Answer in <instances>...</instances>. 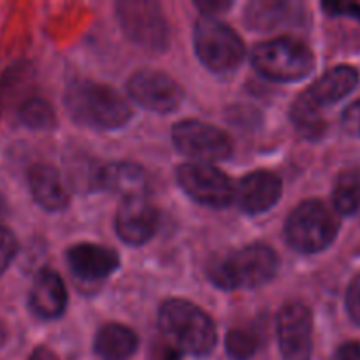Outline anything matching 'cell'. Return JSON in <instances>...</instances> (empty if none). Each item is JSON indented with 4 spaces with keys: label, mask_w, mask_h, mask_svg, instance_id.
<instances>
[{
    "label": "cell",
    "mask_w": 360,
    "mask_h": 360,
    "mask_svg": "<svg viewBox=\"0 0 360 360\" xmlns=\"http://www.w3.org/2000/svg\"><path fill=\"white\" fill-rule=\"evenodd\" d=\"M67 262L70 271L84 281H101L111 276L120 266L115 250L101 245L79 243L67 250Z\"/></svg>",
    "instance_id": "obj_13"
},
{
    "label": "cell",
    "mask_w": 360,
    "mask_h": 360,
    "mask_svg": "<svg viewBox=\"0 0 360 360\" xmlns=\"http://www.w3.org/2000/svg\"><path fill=\"white\" fill-rule=\"evenodd\" d=\"M290 120L297 132L306 139H320L327 130V122L320 108H316L304 94L299 95L290 105Z\"/></svg>",
    "instance_id": "obj_21"
},
{
    "label": "cell",
    "mask_w": 360,
    "mask_h": 360,
    "mask_svg": "<svg viewBox=\"0 0 360 360\" xmlns=\"http://www.w3.org/2000/svg\"><path fill=\"white\" fill-rule=\"evenodd\" d=\"M333 204L340 214H355L360 211V169L340 172L333 188Z\"/></svg>",
    "instance_id": "obj_22"
},
{
    "label": "cell",
    "mask_w": 360,
    "mask_h": 360,
    "mask_svg": "<svg viewBox=\"0 0 360 360\" xmlns=\"http://www.w3.org/2000/svg\"><path fill=\"white\" fill-rule=\"evenodd\" d=\"M359 84V70L352 65H338L327 70L323 76H320L308 90L304 91L306 97L322 109L323 105H330L340 102L348 94L357 88Z\"/></svg>",
    "instance_id": "obj_16"
},
{
    "label": "cell",
    "mask_w": 360,
    "mask_h": 360,
    "mask_svg": "<svg viewBox=\"0 0 360 360\" xmlns=\"http://www.w3.org/2000/svg\"><path fill=\"white\" fill-rule=\"evenodd\" d=\"M197 7L202 11L206 16H211L214 11H224L227 7H231V2H220V0H204V2H197Z\"/></svg>",
    "instance_id": "obj_31"
},
{
    "label": "cell",
    "mask_w": 360,
    "mask_h": 360,
    "mask_svg": "<svg viewBox=\"0 0 360 360\" xmlns=\"http://www.w3.org/2000/svg\"><path fill=\"white\" fill-rule=\"evenodd\" d=\"M340 232L334 211L319 199L299 204L287 218L285 236L288 245L301 253H320L329 248Z\"/></svg>",
    "instance_id": "obj_4"
},
{
    "label": "cell",
    "mask_w": 360,
    "mask_h": 360,
    "mask_svg": "<svg viewBox=\"0 0 360 360\" xmlns=\"http://www.w3.org/2000/svg\"><path fill=\"white\" fill-rule=\"evenodd\" d=\"M234 197L245 213H266L280 200L281 179L274 172L255 171L241 179Z\"/></svg>",
    "instance_id": "obj_14"
},
{
    "label": "cell",
    "mask_w": 360,
    "mask_h": 360,
    "mask_svg": "<svg viewBox=\"0 0 360 360\" xmlns=\"http://www.w3.org/2000/svg\"><path fill=\"white\" fill-rule=\"evenodd\" d=\"M280 267V259L271 246L255 243L229 255L214 259L207 267V276L224 290L257 288L273 280Z\"/></svg>",
    "instance_id": "obj_2"
},
{
    "label": "cell",
    "mask_w": 360,
    "mask_h": 360,
    "mask_svg": "<svg viewBox=\"0 0 360 360\" xmlns=\"http://www.w3.org/2000/svg\"><path fill=\"white\" fill-rule=\"evenodd\" d=\"M65 108L77 123L91 129H118L132 116L129 102L116 88L88 79L67 86Z\"/></svg>",
    "instance_id": "obj_1"
},
{
    "label": "cell",
    "mask_w": 360,
    "mask_h": 360,
    "mask_svg": "<svg viewBox=\"0 0 360 360\" xmlns=\"http://www.w3.org/2000/svg\"><path fill=\"white\" fill-rule=\"evenodd\" d=\"M193 46L200 62L214 72H231L246 55L243 39L214 16H200L193 28Z\"/></svg>",
    "instance_id": "obj_6"
},
{
    "label": "cell",
    "mask_w": 360,
    "mask_h": 360,
    "mask_svg": "<svg viewBox=\"0 0 360 360\" xmlns=\"http://www.w3.org/2000/svg\"><path fill=\"white\" fill-rule=\"evenodd\" d=\"M116 13L123 32L136 44L153 51H162L169 44V23L157 2L123 0L116 4Z\"/></svg>",
    "instance_id": "obj_7"
},
{
    "label": "cell",
    "mask_w": 360,
    "mask_h": 360,
    "mask_svg": "<svg viewBox=\"0 0 360 360\" xmlns=\"http://www.w3.org/2000/svg\"><path fill=\"white\" fill-rule=\"evenodd\" d=\"M181 352L171 343V341H164V343H157L151 348V357L153 360H179Z\"/></svg>",
    "instance_id": "obj_29"
},
{
    "label": "cell",
    "mask_w": 360,
    "mask_h": 360,
    "mask_svg": "<svg viewBox=\"0 0 360 360\" xmlns=\"http://www.w3.org/2000/svg\"><path fill=\"white\" fill-rule=\"evenodd\" d=\"M94 186L118 192L123 197L144 195L148 190V178L143 167L122 162V164H109L98 167L94 176Z\"/></svg>",
    "instance_id": "obj_17"
},
{
    "label": "cell",
    "mask_w": 360,
    "mask_h": 360,
    "mask_svg": "<svg viewBox=\"0 0 360 360\" xmlns=\"http://www.w3.org/2000/svg\"><path fill=\"white\" fill-rule=\"evenodd\" d=\"M323 9L330 14V16H350L360 21V4L352 2H326Z\"/></svg>",
    "instance_id": "obj_28"
},
{
    "label": "cell",
    "mask_w": 360,
    "mask_h": 360,
    "mask_svg": "<svg viewBox=\"0 0 360 360\" xmlns=\"http://www.w3.org/2000/svg\"><path fill=\"white\" fill-rule=\"evenodd\" d=\"M158 323L167 341L179 352L207 355L217 347V327L199 306L183 299H169L160 306Z\"/></svg>",
    "instance_id": "obj_3"
},
{
    "label": "cell",
    "mask_w": 360,
    "mask_h": 360,
    "mask_svg": "<svg viewBox=\"0 0 360 360\" xmlns=\"http://www.w3.org/2000/svg\"><path fill=\"white\" fill-rule=\"evenodd\" d=\"M176 178L185 193L204 206L224 207L234 199L236 190L231 178L210 164L192 162L179 165Z\"/></svg>",
    "instance_id": "obj_9"
},
{
    "label": "cell",
    "mask_w": 360,
    "mask_h": 360,
    "mask_svg": "<svg viewBox=\"0 0 360 360\" xmlns=\"http://www.w3.org/2000/svg\"><path fill=\"white\" fill-rule=\"evenodd\" d=\"M158 224L160 214L144 195L125 197L116 213V232L127 245L148 243L157 232Z\"/></svg>",
    "instance_id": "obj_12"
},
{
    "label": "cell",
    "mask_w": 360,
    "mask_h": 360,
    "mask_svg": "<svg viewBox=\"0 0 360 360\" xmlns=\"http://www.w3.org/2000/svg\"><path fill=\"white\" fill-rule=\"evenodd\" d=\"M174 146L200 164L224 160L232 153V139L218 127L199 120H185L172 127Z\"/></svg>",
    "instance_id": "obj_8"
},
{
    "label": "cell",
    "mask_w": 360,
    "mask_h": 360,
    "mask_svg": "<svg viewBox=\"0 0 360 360\" xmlns=\"http://www.w3.org/2000/svg\"><path fill=\"white\" fill-rule=\"evenodd\" d=\"M67 301H69L67 288L60 274L55 271L42 269L35 276L30 297H28L32 311L44 320L58 319L65 311Z\"/></svg>",
    "instance_id": "obj_15"
},
{
    "label": "cell",
    "mask_w": 360,
    "mask_h": 360,
    "mask_svg": "<svg viewBox=\"0 0 360 360\" xmlns=\"http://www.w3.org/2000/svg\"><path fill=\"white\" fill-rule=\"evenodd\" d=\"M139 338L130 327L122 323H105L94 340L95 354L104 360H125L136 352Z\"/></svg>",
    "instance_id": "obj_19"
},
{
    "label": "cell",
    "mask_w": 360,
    "mask_h": 360,
    "mask_svg": "<svg viewBox=\"0 0 360 360\" xmlns=\"http://www.w3.org/2000/svg\"><path fill=\"white\" fill-rule=\"evenodd\" d=\"M129 94L136 102L157 112H171L183 101V88L174 77L162 70L143 69L129 79Z\"/></svg>",
    "instance_id": "obj_11"
},
{
    "label": "cell",
    "mask_w": 360,
    "mask_h": 360,
    "mask_svg": "<svg viewBox=\"0 0 360 360\" xmlns=\"http://www.w3.org/2000/svg\"><path fill=\"white\" fill-rule=\"evenodd\" d=\"M330 360H360V343L359 341H347L338 347Z\"/></svg>",
    "instance_id": "obj_30"
},
{
    "label": "cell",
    "mask_w": 360,
    "mask_h": 360,
    "mask_svg": "<svg viewBox=\"0 0 360 360\" xmlns=\"http://www.w3.org/2000/svg\"><path fill=\"white\" fill-rule=\"evenodd\" d=\"M341 127L352 137H360V98L352 102L341 116Z\"/></svg>",
    "instance_id": "obj_26"
},
{
    "label": "cell",
    "mask_w": 360,
    "mask_h": 360,
    "mask_svg": "<svg viewBox=\"0 0 360 360\" xmlns=\"http://www.w3.org/2000/svg\"><path fill=\"white\" fill-rule=\"evenodd\" d=\"M278 341L285 360H309L313 354V316L306 304L290 301L278 315Z\"/></svg>",
    "instance_id": "obj_10"
},
{
    "label": "cell",
    "mask_w": 360,
    "mask_h": 360,
    "mask_svg": "<svg viewBox=\"0 0 360 360\" xmlns=\"http://www.w3.org/2000/svg\"><path fill=\"white\" fill-rule=\"evenodd\" d=\"M227 354L234 360H248L260 348V333L253 326L234 327L225 338Z\"/></svg>",
    "instance_id": "obj_23"
},
{
    "label": "cell",
    "mask_w": 360,
    "mask_h": 360,
    "mask_svg": "<svg viewBox=\"0 0 360 360\" xmlns=\"http://www.w3.org/2000/svg\"><path fill=\"white\" fill-rule=\"evenodd\" d=\"M28 360H60V359H58V355H56L55 352L49 350V348L39 347L37 350L30 355V359Z\"/></svg>",
    "instance_id": "obj_32"
},
{
    "label": "cell",
    "mask_w": 360,
    "mask_h": 360,
    "mask_svg": "<svg viewBox=\"0 0 360 360\" xmlns=\"http://www.w3.org/2000/svg\"><path fill=\"white\" fill-rule=\"evenodd\" d=\"M2 211H4V204H2V200H0V214H2Z\"/></svg>",
    "instance_id": "obj_33"
},
{
    "label": "cell",
    "mask_w": 360,
    "mask_h": 360,
    "mask_svg": "<svg viewBox=\"0 0 360 360\" xmlns=\"http://www.w3.org/2000/svg\"><path fill=\"white\" fill-rule=\"evenodd\" d=\"M18 116H20V120L28 129L49 130L56 125L55 109L51 108V104L48 101H44L41 97L27 98L20 105Z\"/></svg>",
    "instance_id": "obj_24"
},
{
    "label": "cell",
    "mask_w": 360,
    "mask_h": 360,
    "mask_svg": "<svg viewBox=\"0 0 360 360\" xmlns=\"http://www.w3.org/2000/svg\"><path fill=\"white\" fill-rule=\"evenodd\" d=\"M28 186L35 202L48 211H60L69 204L62 176L53 165L35 164L28 171Z\"/></svg>",
    "instance_id": "obj_18"
},
{
    "label": "cell",
    "mask_w": 360,
    "mask_h": 360,
    "mask_svg": "<svg viewBox=\"0 0 360 360\" xmlns=\"http://www.w3.org/2000/svg\"><path fill=\"white\" fill-rule=\"evenodd\" d=\"M257 72L273 81H297L315 67V55L306 42L294 37H278L260 42L252 51Z\"/></svg>",
    "instance_id": "obj_5"
},
{
    "label": "cell",
    "mask_w": 360,
    "mask_h": 360,
    "mask_svg": "<svg viewBox=\"0 0 360 360\" xmlns=\"http://www.w3.org/2000/svg\"><path fill=\"white\" fill-rule=\"evenodd\" d=\"M347 311L352 322L360 327V274L354 278L347 290Z\"/></svg>",
    "instance_id": "obj_27"
},
{
    "label": "cell",
    "mask_w": 360,
    "mask_h": 360,
    "mask_svg": "<svg viewBox=\"0 0 360 360\" xmlns=\"http://www.w3.org/2000/svg\"><path fill=\"white\" fill-rule=\"evenodd\" d=\"M299 6L292 2H278V0H259L248 4L245 13V21L255 30H274L281 25L292 23Z\"/></svg>",
    "instance_id": "obj_20"
},
{
    "label": "cell",
    "mask_w": 360,
    "mask_h": 360,
    "mask_svg": "<svg viewBox=\"0 0 360 360\" xmlns=\"http://www.w3.org/2000/svg\"><path fill=\"white\" fill-rule=\"evenodd\" d=\"M18 243L13 232L9 229L0 225V276L7 271L13 259L16 257Z\"/></svg>",
    "instance_id": "obj_25"
}]
</instances>
